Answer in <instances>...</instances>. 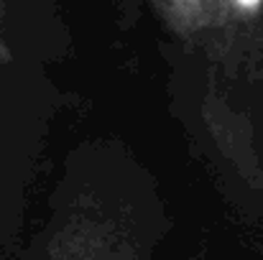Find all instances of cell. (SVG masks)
I'll return each instance as SVG.
<instances>
[{
	"instance_id": "1",
	"label": "cell",
	"mask_w": 263,
	"mask_h": 260,
	"mask_svg": "<svg viewBox=\"0 0 263 260\" xmlns=\"http://www.w3.org/2000/svg\"><path fill=\"white\" fill-rule=\"evenodd\" d=\"M238 3H240L243 8H253V5H258L261 0H238Z\"/></svg>"
}]
</instances>
